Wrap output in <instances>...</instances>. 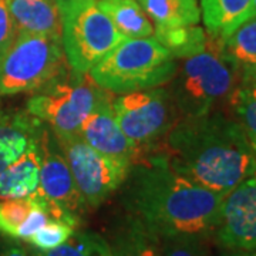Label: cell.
Segmentation results:
<instances>
[{
    "instance_id": "cell-6",
    "label": "cell",
    "mask_w": 256,
    "mask_h": 256,
    "mask_svg": "<svg viewBox=\"0 0 256 256\" xmlns=\"http://www.w3.org/2000/svg\"><path fill=\"white\" fill-rule=\"evenodd\" d=\"M62 37L18 33L0 56V94L40 90L66 72Z\"/></svg>"
},
{
    "instance_id": "cell-14",
    "label": "cell",
    "mask_w": 256,
    "mask_h": 256,
    "mask_svg": "<svg viewBox=\"0 0 256 256\" xmlns=\"http://www.w3.org/2000/svg\"><path fill=\"white\" fill-rule=\"evenodd\" d=\"M220 50L240 86H256V18L220 38Z\"/></svg>"
},
{
    "instance_id": "cell-11",
    "label": "cell",
    "mask_w": 256,
    "mask_h": 256,
    "mask_svg": "<svg viewBox=\"0 0 256 256\" xmlns=\"http://www.w3.org/2000/svg\"><path fill=\"white\" fill-rule=\"evenodd\" d=\"M214 238L222 249L256 250V171L228 192Z\"/></svg>"
},
{
    "instance_id": "cell-16",
    "label": "cell",
    "mask_w": 256,
    "mask_h": 256,
    "mask_svg": "<svg viewBox=\"0 0 256 256\" xmlns=\"http://www.w3.org/2000/svg\"><path fill=\"white\" fill-rule=\"evenodd\" d=\"M18 33L62 37V20L56 0H8Z\"/></svg>"
},
{
    "instance_id": "cell-23",
    "label": "cell",
    "mask_w": 256,
    "mask_h": 256,
    "mask_svg": "<svg viewBox=\"0 0 256 256\" xmlns=\"http://www.w3.org/2000/svg\"><path fill=\"white\" fill-rule=\"evenodd\" d=\"M234 118L244 128L256 152V86H239L228 97Z\"/></svg>"
},
{
    "instance_id": "cell-7",
    "label": "cell",
    "mask_w": 256,
    "mask_h": 256,
    "mask_svg": "<svg viewBox=\"0 0 256 256\" xmlns=\"http://www.w3.org/2000/svg\"><path fill=\"white\" fill-rule=\"evenodd\" d=\"M102 94L104 90L86 74L64 72L28 101V111L54 131L78 132Z\"/></svg>"
},
{
    "instance_id": "cell-2",
    "label": "cell",
    "mask_w": 256,
    "mask_h": 256,
    "mask_svg": "<svg viewBox=\"0 0 256 256\" xmlns=\"http://www.w3.org/2000/svg\"><path fill=\"white\" fill-rule=\"evenodd\" d=\"M162 154L178 174L222 195L256 171L244 128L220 111L178 120L165 136Z\"/></svg>"
},
{
    "instance_id": "cell-26",
    "label": "cell",
    "mask_w": 256,
    "mask_h": 256,
    "mask_svg": "<svg viewBox=\"0 0 256 256\" xmlns=\"http://www.w3.org/2000/svg\"><path fill=\"white\" fill-rule=\"evenodd\" d=\"M160 256H208L205 238L172 236L161 239Z\"/></svg>"
},
{
    "instance_id": "cell-15",
    "label": "cell",
    "mask_w": 256,
    "mask_h": 256,
    "mask_svg": "<svg viewBox=\"0 0 256 256\" xmlns=\"http://www.w3.org/2000/svg\"><path fill=\"white\" fill-rule=\"evenodd\" d=\"M112 256H160L161 238L138 216L128 212L111 230Z\"/></svg>"
},
{
    "instance_id": "cell-28",
    "label": "cell",
    "mask_w": 256,
    "mask_h": 256,
    "mask_svg": "<svg viewBox=\"0 0 256 256\" xmlns=\"http://www.w3.org/2000/svg\"><path fill=\"white\" fill-rule=\"evenodd\" d=\"M16 26L12 18L8 0H0V56L3 54L16 38Z\"/></svg>"
},
{
    "instance_id": "cell-24",
    "label": "cell",
    "mask_w": 256,
    "mask_h": 256,
    "mask_svg": "<svg viewBox=\"0 0 256 256\" xmlns=\"http://www.w3.org/2000/svg\"><path fill=\"white\" fill-rule=\"evenodd\" d=\"M34 205L36 200L33 195L26 198L0 200V234L16 238L20 225L26 220Z\"/></svg>"
},
{
    "instance_id": "cell-17",
    "label": "cell",
    "mask_w": 256,
    "mask_h": 256,
    "mask_svg": "<svg viewBox=\"0 0 256 256\" xmlns=\"http://www.w3.org/2000/svg\"><path fill=\"white\" fill-rule=\"evenodd\" d=\"M42 148L33 144L0 174V200L26 198L34 194L40 181Z\"/></svg>"
},
{
    "instance_id": "cell-5",
    "label": "cell",
    "mask_w": 256,
    "mask_h": 256,
    "mask_svg": "<svg viewBox=\"0 0 256 256\" xmlns=\"http://www.w3.org/2000/svg\"><path fill=\"white\" fill-rule=\"evenodd\" d=\"M62 20V44L68 67L87 74L124 40L97 0H56Z\"/></svg>"
},
{
    "instance_id": "cell-18",
    "label": "cell",
    "mask_w": 256,
    "mask_h": 256,
    "mask_svg": "<svg viewBox=\"0 0 256 256\" xmlns=\"http://www.w3.org/2000/svg\"><path fill=\"white\" fill-rule=\"evenodd\" d=\"M97 4L124 38L154 34V26L137 0H97Z\"/></svg>"
},
{
    "instance_id": "cell-25",
    "label": "cell",
    "mask_w": 256,
    "mask_h": 256,
    "mask_svg": "<svg viewBox=\"0 0 256 256\" xmlns=\"http://www.w3.org/2000/svg\"><path fill=\"white\" fill-rule=\"evenodd\" d=\"M76 228L60 220H48L46 225L26 240L37 250H50L60 246L73 235Z\"/></svg>"
},
{
    "instance_id": "cell-22",
    "label": "cell",
    "mask_w": 256,
    "mask_h": 256,
    "mask_svg": "<svg viewBox=\"0 0 256 256\" xmlns=\"http://www.w3.org/2000/svg\"><path fill=\"white\" fill-rule=\"evenodd\" d=\"M36 254L37 256H112L108 240L92 230H74L60 246L37 250Z\"/></svg>"
},
{
    "instance_id": "cell-1",
    "label": "cell",
    "mask_w": 256,
    "mask_h": 256,
    "mask_svg": "<svg viewBox=\"0 0 256 256\" xmlns=\"http://www.w3.org/2000/svg\"><path fill=\"white\" fill-rule=\"evenodd\" d=\"M122 204L160 238H208L218 225L225 195L174 171L164 154L137 160L122 182Z\"/></svg>"
},
{
    "instance_id": "cell-32",
    "label": "cell",
    "mask_w": 256,
    "mask_h": 256,
    "mask_svg": "<svg viewBox=\"0 0 256 256\" xmlns=\"http://www.w3.org/2000/svg\"><path fill=\"white\" fill-rule=\"evenodd\" d=\"M255 256H256V250H255Z\"/></svg>"
},
{
    "instance_id": "cell-21",
    "label": "cell",
    "mask_w": 256,
    "mask_h": 256,
    "mask_svg": "<svg viewBox=\"0 0 256 256\" xmlns=\"http://www.w3.org/2000/svg\"><path fill=\"white\" fill-rule=\"evenodd\" d=\"M156 38L176 58H186L204 52L210 44V36L200 26L156 28Z\"/></svg>"
},
{
    "instance_id": "cell-12",
    "label": "cell",
    "mask_w": 256,
    "mask_h": 256,
    "mask_svg": "<svg viewBox=\"0 0 256 256\" xmlns=\"http://www.w3.org/2000/svg\"><path fill=\"white\" fill-rule=\"evenodd\" d=\"M78 134L92 148L127 171L137 161L140 146L120 128L112 110V101L106 92L82 122Z\"/></svg>"
},
{
    "instance_id": "cell-13",
    "label": "cell",
    "mask_w": 256,
    "mask_h": 256,
    "mask_svg": "<svg viewBox=\"0 0 256 256\" xmlns=\"http://www.w3.org/2000/svg\"><path fill=\"white\" fill-rule=\"evenodd\" d=\"M43 131V122L28 111L0 114V174L38 142Z\"/></svg>"
},
{
    "instance_id": "cell-20",
    "label": "cell",
    "mask_w": 256,
    "mask_h": 256,
    "mask_svg": "<svg viewBox=\"0 0 256 256\" xmlns=\"http://www.w3.org/2000/svg\"><path fill=\"white\" fill-rule=\"evenodd\" d=\"M156 28L195 26L201 20L198 0H137Z\"/></svg>"
},
{
    "instance_id": "cell-8",
    "label": "cell",
    "mask_w": 256,
    "mask_h": 256,
    "mask_svg": "<svg viewBox=\"0 0 256 256\" xmlns=\"http://www.w3.org/2000/svg\"><path fill=\"white\" fill-rule=\"evenodd\" d=\"M76 185L88 208H98L122 185L130 170H124L88 146L78 132L54 131Z\"/></svg>"
},
{
    "instance_id": "cell-3",
    "label": "cell",
    "mask_w": 256,
    "mask_h": 256,
    "mask_svg": "<svg viewBox=\"0 0 256 256\" xmlns=\"http://www.w3.org/2000/svg\"><path fill=\"white\" fill-rule=\"evenodd\" d=\"M178 68L172 54L156 37L124 38L88 72L100 88L110 92H141L171 82Z\"/></svg>"
},
{
    "instance_id": "cell-19",
    "label": "cell",
    "mask_w": 256,
    "mask_h": 256,
    "mask_svg": "<svg viewBox=\"0 0 256 256\" xmlns=\"http://www.w3.org/2000/svg\"><path fill=\"white\" fill-rule=\"evenodd\" d=\"M252 0H201V18L208 34L228 37L245 23Z\"/></svg>"
},
{
    "instance_id": "cell-30",
    "label": "cell",
    "mask_w": 256,
    "mask_h": 256,
    "mask_svg": "<svg viewBox=\"0 0 256 256\" xmlns=\"http://www.w3.org/2000/svg\"><path fill=\"white\" fill-rule=\"evenodd\" d=\"M220 256H255V252L235 250V249H224V252Z\"/></svg>"
},
{
    "instance_id": "cell-4",
    "label": "cell",
    "mask_w": 256,
    "mask_h": 256,
    "mask_svg": "<svg viewBox=\"0 0 256 256\" xmlns=\"http://www.w3.org/2000/svg\"><path fill=\"white\" fill-rule=\"evenodd\" d=\"M182 60L170 82V94L181 118L208 114L234 92L236 77L220 54L218 37L210 36L204 52Z\"/></svg>"
},
{
    "instance_id": "cell-31",
    "label": "cell",
    "mask_w": 256,
    "mask_h": 256,
    "mask_svg": "<svg viewBox=\"0 0 256 256\" xmlns=\"http://www.w3.org/2000/svg\"><path fill=\"white\" fill-rule=\"evenodd\" d=\"M256 18V0H252V6H250V9L248 12L246 20L245 22H248V20H250V18Z\"/></svg>"
},
{
    "instance_id": "cell-9",
    "label": "cell",
    "mask_w": 256,
    "mask_h": 256,
    "mask_svg": "<svg viewBox=\"0 0 256 256\" xmlns=\"http://www.w3.org/2000/svg\"><path fill=\"white\" fill-rule=\"evenodd\" d=\"M40 148V181L34 195L46 204L50 218L63 220L77 228L80 225V216L88 206L76 185L53 130L43 131Z\"/></svg>"
},
{
    "instance_id": "cell-29",
    "label": "cell",
    "mask_w": 256,
    "mask_h": 256,
    "mask_svg": "<svg viewBox=\"0 0 256 256\" xmlns=\"http://www.w3.org/2000/svg\"><path fill=\"white\" fill-rule=\"evenodd\" d=\"M0 256H37L36 252H30L18 245H10L0 250Z\"/></svg>"
},
{
    "instance_id": "cell-27",
    "label": "cell",
    "mask_w": 256,
    "mask_h": 256,
    "mask_svg": "<svg viewBox=\"0 0 256 256\" xmlns=\"http://www.w3.org/2000/svg\"><path fill=\"white\" fill-rule=\"evenodd\" d=\"M36 200V205L34 208L32 210V212L28 214V216L26 218V220L20 225V228L18 230V235H16V239H23V240H28L32 235H34L38 229H42L44 225H46L50 218L48 212L46 210V204L38 200L34 194H32Z\"/></svg>"
},
{
    "instance_id": "cell-10",
    "label": "cell",
    "mask_w": 256,
    "mask_h": 256,
    "mask_svg": "<svg viewBox=\"0 0 256 256\" xmlns=\"http://www.w3.org/2000/svg\"><path fill=\"white\" fill-rule=\"evenodd\" d=\"M120 128L136 146H150L171 130L176 108L168 88H148L126 92L112 100Z\"/></svg>"
}]
</instances>
